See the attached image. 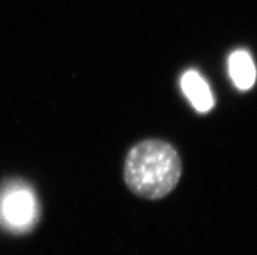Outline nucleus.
Listing matches in <instances>:
<instances>
[{
    "label": "nucleus",
    "mask_w": 257,
    "mask_h": 255,
    "mask_svg": "<svg viewBox=\"0 0 257 255\" xmlns=\"http://www.w3.org/2000/svg\"><path fill=\"white\" fill-rule=\"evenodd\" d=\"M228 69L232 81L238 89L248 90L253 86L256 81V67L248 52L235 51L228 60Z\"/></svg>",
    "instance_id": "obj_4"
},
{
    "label": "nucleus",
    "mask_w": 257,
    "mask_h": 255,
    "mask_svg": "<svg viewBox=\"0 0 257 255\" xmlns=\"http://www.w3.org/2000/svg\"><path fill=\"white\" fill-rule=\"evenodd\" d=\"M182 87L193 107L200 112H206L214 104L212 91L197 72H187L182 78Z\"/></svg>",
    "instance_id": "obj_3"
},
{
    "label": "nucleus",
    "mask_w": 257,
    "mask_h": 255,
    "mask_svg": "<svg viewBox=\"0 0 257 255\" xmlns=\"http://www.w3.org/2000/svg\"><path fill=\"white\" fill-rule=\"evenodd\" d=\"M182 176L176 150L160 139H148L132 147L124 164V180L141 198L161 199L175 189Z\"/></svg>",
    "instance_id": "obj_1"
},
{
    "label": "nucleus",
    "mask_w": 257,
    "mask_h": 255,
    "mask_svg": "<svg viewBox=\"0 0 257 255\" xmlns=\"http://www.w3.org/2000/svg\"><path fill=\"white\" fill-rule=\"evenodd\" d=\"M36 200L28 190H15L4 198L2 215L8 225L16 229L30 226L36 217Z\"/></svg>",
    "instance_id": "obj_2"
}]
</instances>
